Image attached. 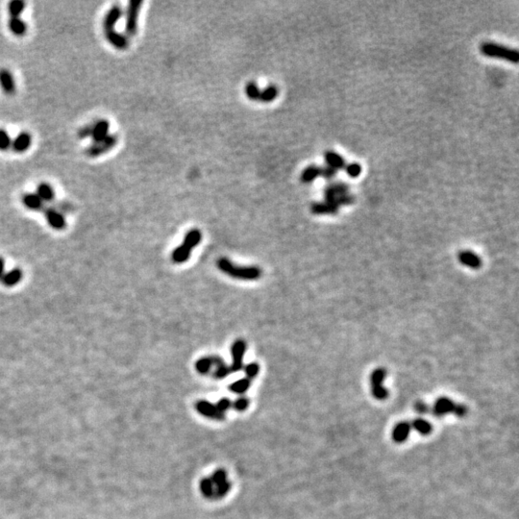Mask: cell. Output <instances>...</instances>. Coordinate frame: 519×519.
Instances as JSON below:
<instances>
[{"label":"cell","instance_id":"6da1fadb","mask_svg":"<svg viewBox=\"0 0 519 519\" xmlns=\"http://www.w3.org/2000/svg\"><path fill=\"white\" fill-rule=\"evenodd\" d=\"M218 269L223 273L232 278L244 280V281H255L261 276V270L257 266H241L234 264L227 258H220L216 262Z\"/></svg>","mask_w":519,"mask_h":519},{"label":"cell","instance_id":"7a4b0ae2","mask_svg":"<svg viewBox=\"0 0 519 519\" xmlns=\"http://www.w3.org/2000/svg\"><path fill=\"white\" fill-rule=\"evenodd\" d=\"M325 201L340 208V206L350 205L354 202V196L349 192V187L346 183H335L325 187Z\"/></svg>","mask_w":519,"mask_h":519},{"label":"cell","instance_id":"3957f363","mask_svg":"<svg viewBox=\"0 0 519 519\" xmlns=\"http://www.w3.org/2000/svg\"><path fill=\"white\" fill-rule=\"evenodd\" d=\"M480 50L487 57L503 59V60H507L514 64H517L519 62L518 50L507 47L499 43H489V42L482 43Z\"/></svg>","mask_w":519,"mask_h":519},{"label":"cell","instance_id":"277c9868","mask_svg":"<svg viewBox=\"0 0 519 519\" xmlns=\"http://www.w3.org/2000/svg\"><path fill=\"white\" fill-rule=\"evenodd\" d=\"M430 412H432L435 417H443L447 414H454L461 418L466 415L467 409L465 406L455 403L447 397H439L434 402L432 408H430Z\"/></svg>","mask_w":519,"mask_h":519},{"label":"cell","instance_id":"5b68a950","mask_svg":"<svg viewBox=\"0 0 519 519\" xmlns=\"http://www.w3.org/2000/svg\"><path fill=\"white\" fill-rule=\"evenodd\" d=\"M143 1L141 0H131L126 8V18H125V33L127 37H134L138 32V22H139V14L142 9Z\"/></svg>","mask_w":519,"mask_h":519},{"label":"cell","instance_id":"8992f818","mask_svg":"<svg viewBox=\"0 0 519 519\" xmlns=\"http://www.w3.org/2000/svg\"><path fill=\"white\" fill-rule=\"evenodd\" d=\"M387 376V370L385 368H377L370 376L371 391L376 399L385 400L389 396V391L383 386L384 380Z\"/></svg>","mask_w":519,"mask_h":519},{"label":"cell","instance_id":"52a82bcc","mask_svg":"<svg viewBox=\"0 0 519 519\" xmlns=\"http://www.w3.org/2000/svg\"><path fill=\"white\" fill-rule=\"evenodd\" d=\"M118 142V138L116 135L110 134L104 141L98 144H90L86 149V156L90 158H96L101 155L109 152L111 149L115 147Z\"/></svg>","mask_w":519,"mask_h":519},{"label":"cell","instance_id":"ba28073f","mask_svg":"<svg viewBox=\"0 0 519 519\" xmlns=\"http://www.w3.org/2000/svg\"><path fill=\"white\" fill-rule=\"evenodd\" d=\"M246 351V344L243 340H237L231 348L232 354V364L230 366L231 372H239L244 369V357Z\"/></svg>","mask_w":519,"mask_h":519},{"label":"cell","instance_id":"9c48e42d","mask_svg":"<svg viewBox=\"0 0 519 519\" xmlns=\"http://www.w3.org/2000/svg\"><path fill=\"white\" fill-rule=\"evenodd\" d=\"M43 213L48 225L55 230H63L67 226L66 217L62 212L58 211L56 208L48 207L43 209Z\"/></svg>","mask_w":519,"mask_h":519},{"label":"cell","instance_id":"30bf717a","mask_svg":"<svg viewBox=\"0 0 519 519\" xmlns=\"http://www.w3.org/2000/svg\"><path fill=\"white\" fill-rule=\"evenodd\" d=\"M105 37L108 43L112 46H114L115 49L118 50H125L129 46V39L124 34L117 32L114 30L105 31Z\"/></svg>","mask_w":519,"mask_h":519},{"label":"cell","instance_id":"8fae6325","mask_svg":"<svg viewBox=\"0 0 519 519\" xmlns=\"http://www.w3.org/2000/svg\"><path fill=\"white\" fill-rule=\"evenodd\" d=\"M110 122L107 119H99L92 124L91 139L93 144H98L104 141L110 134Z\"/></svg>","mask_w":519,"mask_h":519},{"label":"cell","instance_id":"7c38bea8","mask_svg":"<svg viewBox=\"0 0 519 519\" xmlns=\"http://www.w3.org/2000/svg\"><path fill=\"white\" fill-rule=\"evenodd\" d=\"M195 408H196L197 412L203 417L213 418L216 420H222L223 418H225V415L220 413L216 409V405H213L208 401H205V400L198 401L195 405Z\"/></svg>","mask_w":519,"mask_h":519},{"label":"cell","instance_id":"4fadbf2b","mask_svg":"<svg viewBox=\"0 0 519 519\" xmlns=\"http://www.w3.org/2000/svg\"><path fill=\"white\" fill-rule=\"evenodd\" d=\"M123 11L119 5H114L105 15L103 19V28L105 31L114 30L116 23L121 18Z\"/></svg>","mask_w":519,"mask_h":519},{"label":"cell","instance_id":"5bb4252c","mask_svg":"<svg viewBox=\"0 0 519 519\" xmlns=\"http://www.w3.org/2000/svg\"><path fill=\"white\" fill-rule=\"evenodd\" d=\"M0 87L7 95H13L15 92L14 76L7 69H0Z\"/></svg>","mask_w":519,"mask_h":519},{"label":"cell","instance_id":"9a60e30c","mask_svg":"<svg viewBox=\"0 0 519 519\" xmlns=\"http://www.w3.org/2000/svg\"><path fill=\"white\" fill-rule=\"evenodd\" d=\"M32 144V137L28 132L19 133L12 141L11 147L15 153H24Z\"/></svg>","mask_w":519,"mask_h":519},{"label":"cell","instance_id":"2e32d148","mask_svg":"<svg viewBox=\"0 0 519 519\" xmlns=\"http://www.w3.org/2000/svg\"><path fill=\"white\" fill-rule=\"evenodd\" d=\"M459 260L461 264L473 268L478 269L482 265V260L481 258L470 250H463L459 253Z\"/></svg>","mask_w":519,"mask_h":519},{"label":"cell","instance_id":"e0dca14e","mask_svg":"<svg viewBox=\"0 0 519 519\" xmlns=\"http://www.w3.org/2000/svg\"><path fill=\"white\" fill-rule=\"evenodd\" d=\"M411 430H412L411 422H408V421L399 422L392 431L393 440L397 443H402L404 441H406Z\"/></svg>","mask_w":519,"mask_h":519},{"label":"cell","instance_id":"ac0fdd59","mask_svg":"<svg viewBox=\"0 0 519 519\" xmlns=\"http://www.w3.org/2000/svg\"><path fill=\"white\" fill-rule=\"evenodd\" d=\"M324 160L327 164V167H330L337 172L345 169L346 167L345 158L341 156L339 153L332 150H328L324 153Z\"/></svg>","mask_w":519,"mask_h":519},{"label":"cell","instance_id":"d6986e66","mask_svg":"<svg viewBox=\"0 0 519 519\" xmlns=\"http://www.w3.org/2000/svg\"><path fill=\"white\" fill-rule=\"evenodd\" d=\"M22 203L26 209L34 212L43 211L44 203L36 193H25L22 196Z\"/></svg>","mask_w":519,"mask_h":519},{"label":"cell","instance_id":"ffe728a7","mask_svg":"<svg viewBox=\"0 0 519 519\" xmlns=\"http://www.w3.org/2000/svg\"><path fill=\"white\" fill-rule=\"evenodd\" d=\"M211 360L213 362V366H216V371L214 372V377L216 379H224L230 374V366H228L224 360L218 356H211Z\"/></svg>","mask_w":519,"mask_h":519},{"label":"cell","instance_id":"44dd1931","mask_svg":"<svg viewBox=\"0 0 519 519\" xmlns=\"http://www.w3.org/2000/svg\"><path fill=\"white\" fill-rule=\"evenodd\" d=\"M22 277H23L22 271L19 268H14L8 272H5L0 281L2 282V284L5 287L11 288V287L16 286L22 280Z\"/></svg>","mask_w":519,"mask_h":519},{"label":"cell","instance_id":"7402d4cb","mask_svg":"<svg viewBox=\"0 0 519 519\" xmlns=\"http://www.w3.org/2000/svg\"><path fill=\"white\" fill-rule=\"evenodd\" d=\"M8 27L11 33L16 37H22L27 32V24L20 17H11L8 21Z\"/></svg>","mask_w":519,"mask_h":519},{"label":"cell","instance_id":"603a6c76","mask_svg":"<svg viewBox=\"0 0 519 519\" xmlns=\"http://www.w3.org/2000/svg\"><path fill=\"white\" fill-rule=\"evenodd\" d=\"M311 211L315 215H336L339 208L328 202H316L311 206Z\"/></svg>","mask_w":519,"mask_h":519},{"label":"cell","instance_id":"cb8c5ba5","mask_svg":"<svg viewBox=\"0 0 519 519\" xmlns=\"http://www.w3.org/2000/svg\"><path fill=\"white\" fill-rule=\"evenodd\" d=\"M36 194L44 202H52L55 198V191L51 185L48 183H40L37 187Z\"/></svg>","mask_w":519,"mask_h":519},{"label":"cell","instance_id":"d4e9b609","mask_svg":"<svg viewBox=\"0 0 519 519\" xmlns=\"http://www.w3.org/2000/svg\"><path fill=\"white\" fill-rule=\"evenodd\" d=\"M320 171H321V168L317 167L316 165H311V166L307 167L301 173V176H300L301 182L305 184H310V183L314 182L317 178L320 176Z\"/></svg>","mask_w":519,"mask_h":519},{"label":"cell","instance_id":"484cf974","mask_svg":"<svg viewBox=\"0 0 519 519\" xmlns=\"http://www.w3.org/2000/svg\"><path fill=\"white\" fill-rule=\"evenodd\" d=\"M190 253H191V249H189L186 245L182 244L174 249L173 255H172V259L176 263H183L189 259Z\"/></svg>","mask_w":519,"mask_h":519},{"label":"cell","instance_id":"4316f807","mask_svg":"<svg viewBox=\"0 0 519 519\" xmlns=\"http://www.w3.org/2000/svg\"><path fill=\"white\" fill-rule=\"evenodd\" d=\"M202 240V234L200 230L198 229H191V230L188 231L185 238H184V242H183V245H186L187 247H188L189 249H193L194 247H196L197 245L200 244Z\"/></svg>","mask_w":519,"mask_h":519},{"label":"cell","instance_id":"83f0119b","mask_svg":"<svg viewBox=\"0 0 519 519\" xmlns=\"http://www.w3.org/2000/svg\"><path fill=\"white\" fill-rule=\"evenodd\" d=\"M279 94V89L275 85H269L260 90V100L262 103H271L273 102Z\"/></svg>","mask_w":519,"mask_h":519},{"label":"cell","instance_id":"f1b7e54d","mask_svg":"<svg viewBox=\"0 0 519 519\" xmlns=\"http://www.w3.org/2000/svg\"><path fill=\"white\" fill-rule=\"evenodd\" d=\"M411 426H412V428L416 429L421 434H429L430 432H432V425L430 424V422H428L427 420H425L423 418L415 419L414 421L411 422Z\"/></svg>","mask_w":519,"mask_h":519},{"label":"cell","instance_id":"f546056e","mask_svg":"<svg viewBox=\"0 0 519 519\" xmlns=\"http://www.w3.org/2000/svg\"><path fill=\"white\" fill-rule=\"evenodd\" d=\"M250 386H251V380H249L247 378H244V379H240V380L232 383L229 389L237 394H244L245 391H247L250 388Z\"/></svg>","mask_w":519,"mask_h":519},{"label":"cell","instance_id":"4dcf8cb0","mask_svg":"<svg viewBox=\"0 0 519 519\" xmlns=\"http://www.w3.org/2000/svg\"><path fill=\"white\" fill-rule=\"evenodd\" d=\"M245 94L252 101H259L260 95V89L256 82L250 81L245 86Z\"/></svg>","mask_w":519,"mask_h":519},{"label":"cell","instance_id":"1f68e13d","mask_svg":"<svg viewBox=\"0 0 519 519\" xmlns=\"http://www.w3.org/2000/svg\"><path fill=\"white\" fill-rule=\"evenodd\" d=\"M25 9V2L21 0L11 1L8 5V12L11 17H19Z\"/></svg>","mask_w":519,"mask_h":519},{"label":"cell","instance_id":"d6a6232c","mask_svg":"<svg viewBox=\"0 0 519 519\" xmlns=\"http://www.w3.org/2000/svg\"><path fill=\"white\" fill-rule=\"evenodd\" d=\"M213 367L211 357H203L195 362V369L200 374H208Z\"/></svg>","mask_w":519,"mask_h":519},{"label":"cell","instance_id":"836d02e7","mask_svg":"<svg viewBox=\"0 0 519 519\" xmlns=\"http://www.w3.org/2000/svg\"><path fill=\"white\" fill-rule=\"evenodd\" d=\"M202 494L207 498L215 497V486L210 478H204L200 482Z\"/></svg>","mask_w":519,"mask_h":519},{"label":"cell","instance_id":"e575fe53","mask_svg":"<svg viewBox=\"0 0 519 519\" xmlns=\"http://www.w3.org/2000/svg\"><path fill=\"white\" fill-rule=\"evenodd\" d=\"M12 145V139L6 130L0 129V151L8 150Z\"/></svg>","mask_w":519,"mask_h":519},{"label":"cell","instance_id":"d590c367","mask_svg":"<svg viewBox=\"0 0 519 519\" xmlns=\"http://www.w3.org/2000/svg\"><path fill=\"white\" fill-rule=\"evenodd\" d=\"M244 369H245V375H246L247 379L251 380L259 374L260 365L257 362H251V363L245 365Z\"/></svg>","mask_w":519,"mask_h":519},{"label":"cell","instance_id":"8d00e7d4","mask_svg":"<svg viewBox=\"0 0 519 519\" xmlns=\"http://www.w3.org/2000/svg\"><path fill=\"white\" fill-rule=\"evenodd\" d=\"M231 489L230 482L225 481L219 485L216 486L215 488V497L216 498H222L224 497Z\"/></svg>","mask_w":519,"mask_h":519},{"label":"cell","instance_id":"74e56055","mask_svg":"<svg viewBox=\"0 0 519 519\" xmlns=\"http://www.w3.org/2000/svg\"><path fill=\"white\" fill-rule=\"evenodd\" d=\"M346 173L351 177V178H357L360 176V173H361V167L359 164L357 163H352L348 166L346 167Z\"/></svg>","mask_w":519,"mask_h":519},{"label":"cell","instance_id":"f35d334b","mask_svg":"<svg viewBox=\"0 0 519 519\" xmlns=\"http://www.w3.org/2000/svg\"><path fill=\"white\" fill-rule=\"evenodd\" d=\"M226 478H227L226 472H225L224 470H222V469H218V470H216V472L212 475V477H211L210 479H211V481L213 482L214 486H217V485H219V484H221V483L227 481Z\"/></svg>","mask_w":519,"mask_h":519},{"label":"cell","instance_id":"ab89813d","mask_svg":"<svg viewBox=\"0 0 519 519\" xmlns=\"http://www.w3.org/2000/svg\"><path fill=\"white\" fill-rule=\"evenodd\" d=\"M248 406H249V401L246 397H240L233 403L234 409L238 412H244L248 408Z\"/></svg>","mask_w":519,"mask_h":519},{"label":"cell","instance_id":"60d3db41","mask_svg":"<svg viewBox=\"0 0 519 519\" xmlns=\"http://www.w3.org/2000/svg\"><path fill=\"white\" fill-rule=\"evenodd\" d=\"M216 409L225 415V412H227L231 407H232V402L230 401V399L228 398H222L220 399L217 404L216 405Z\"/></svg>","mask_w":519,"mask_h":519},{"label":"cell","instance_id":"b9f144b4","mask_svg":"<svg viewBox=\"0 0 519 519\" xmlns=\"http://www.w3.org/2000/svg\"><path fill=\"white\" fill-rule=\"evenodd\" d=\"M91 132H92V125H85L83 127H81L80 129L78 130L77 132V137L78 139L80 140H85L88 137H91Z\"/></svg>","mask_w":519,"mask_h":519},{"label":"cell","instance_id":"7bdbcfd3","mask_svg":"<svg viewBox=\"0 0 519 519\" xmlns=\"http://www.w3.org/2000/svg\"><path fill=\"white\" fill-rule=\"evenodd\" d=\"M338 172L334 169H332L330 167H323L321 168V171H320V176H322L323 178L327 179V180H331L333 179L336 175H337Z\"/></svg>","mask_w":519,"mask_h":519},{"label":"cell","instance_id":"ee69618b","mask_svg":"<svg viewBox=\"0 0 519 519\" xmlns=\"http://www.w3.org/2000/svg\"><path fill=\"white\" fill-rule=\"evenodd\" d=\"M415 408H416V411H417L418 413H419V414H422V415L427 414V413H430V407H429L427 404L422 402V401H418V402H417V403H416V406H415Z\"/></svg>","mask_w":519,"mask_h":519},{"label":"cell","instance_id":"f6af8a7d","mask_svg":"<svg viewBox=\"0 0 519 519\" xmlns=\"http://www.w3.org/2000/svg\"><path fill=\"white\" fill-rule=\"evenodd\" d=\"M4 274H5V260L2 258H0V280L2 279Z\"/></svg>","mask_w":519,"mask_h":519}]
</instances>
